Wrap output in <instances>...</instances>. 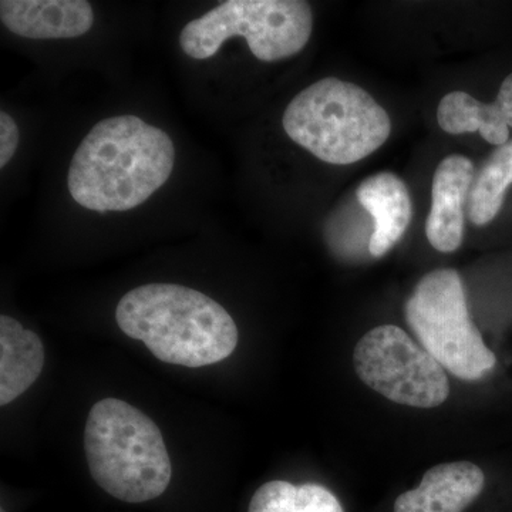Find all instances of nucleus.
<instances>
[{
  "mask_svg": "<svg viewBox=\"0 0 512 512\" xmlns=\"http://www.w3.org/2000/svg\"><path fill=\"white\" fill-rule=\"evenodd\" d=\"M511 184L512 140L498 147L474 177L467 201L470 221L477 227L490 224L501 211Z\"/></svg>",
  "mask_w": 512,
  "mask_h": 512,
  "instance_id": "14",
  "label": "nucleus"
},
{
  "mask_svg": "<svg viewBox=\"0 0 512 512\" xmlns=\"http://www.w3.org/2000/svg\"><path fill=\"white\" fill-rule=\"evenodd\" d=\"M282 126L293 143L333 165L363 160L392 133L387 111L362 87L336 77L319 80L293 97Z\"/></svg>",
  "mask_w": 512,
  "mask_h": 512,
  "instance_id": "4",
  "label": "nucleus"
},
{
  "mask_svg": "<svg viewBox=\"0 0 512 512\" xmlns=\"http://www.w3.org/2000/svg\"><path fill=\"white\" fill-rule=\"evenodd\" d=\"M313 13L302 0H228L191 20L180 35L185 55L210 59L228 39L242 36L256 59L278 62L298 55L311 39Z\"/></svg>",
  "mask_w": 512,
  "mask_h": 512,
  "instance_id": "5",
  "label": "nucleus"
},
{
  "mask_svg": "<svg viewBox=\"0 0 512 512\" xmlns=\"http://www.w3.org/2000/svg\"><path fill=\"white\" fill-rule=\"evenodd\" d=\"M175 161L173 140L136 116L101 120L74 153L67 187L90 211L133 210L160 190Z\"/></svg>",
  "mask_w": 512,
  "mask_h": 512,
  "instance_id": "1",
  "label": "nucleus"
},
{
  "mask_svg": "<svg viewBox=\"0 0 512 512\" xmlns=\"http://www.w3.org/2000/svg\"><path fill=\"white\" fill-rule=\"evenodd\" d=\"M495 100L503 107L508 126L512 127V73L505 77Z\"/></svg>",
  "mask_w": 512,
  "mask_h": 512,
  "instance_id": "17",
  "label": "nucleus"
},
{
  "mask_svg": "<svg viewBox=\"0 0 512 512\" xmlns=\"http://www.w3.org/2000/svg\"><path fill=\"white\" fill-rule=\"evenodd\" d=\"M437 120L441 130L448 134L457 136L478 131L487 143L498 147L510 138L507 117L497 100L483 103L468 93H448L440 101Z\"/></svg>",
  "mask_w": 512,
  "mask_h": 512,
  "instance_id": "13",
  "label": "nucleus"
},
{
  "mask_svg": "<svg viewBox=\"0 0 512 512\" xmlns=\"http://www.w3.org/2000/svg\"><path fill=\"white\" fill-rule=\"evenodd\" d=\"M248 512H345L336 495L319 484L269 481L259 487Z\"/></svg>",
  "mask_w": 512,
  "mask_h": 512,
  "instance_id": "15",
  "label": "nucleus"
},
{
  "mask_svg": "<svg viewBox=\"0 0 512 512\" xmlns=\"http://www.w3.org/2000/svg\"><path fill=\"white\" fill-rule=\"evenodd\" d=\"M0 20L26 39H73L92 29L94 12L86 0H2Z\"/></svg>",
  "mask_w": 512,
  "mask_h": 512,
  "instance_id": "9",
  "label": "nucleus"
},
{
  "mask_svg": "<svg viewBox=\"0 0 512 512\" xmlns=\"http://www.w3.org/2000/svg\"><path fill=\"white\" fill-rule=\"evenodd\" d=\"M353 365L370 389L403 406L433 409L450 394L443 366L399 326L367 332L357 342Z\"/></svg>",
  "mask_w": 512,
  "mask_h": 512,
  "instance_id": "7",
  "label": "nucleus"
},
{
  "mask_svg": "<svg viewBox=\"0 0 512 512\" xmlns=\"http://www.w3.org/2000/svg\"><path fill=\"white\" fill-rule=\"evenodd\" d=\"M45 348L32 330L18 320L0 316V404L12 403L39 379Z\"/></svg>",
  "mask_w": 512,
  "mask_h": 512,
  "instance_id": "12",
  "label": "nucleus"
},
{
  "mask_svg": "<svg viewBox=\"0 0 512 512\" xmlns=\"http://www.w3.org/2000/svg\"><path fill=\"white\" fill-rule=\"evenodd\" d=\"M84 451L93 480L124 503L156 500L173 477L161 430L123 400L94 404L84 429Z\"/></svg>",
  "mask_w": 512,
  "mask_h": 512,
  "instance_id": "3",
  "label": "nucleus"
},
{
  "mask_svg": "<svg viewBox=\"0 0 512 512\" xmlns=\"http://www.w3.org/2000/svg\"><path fill=\"white\" fill-rule=\"evenodd\" d=\"M483 470L470 461L439 464L424 474L419 487L394 503V512H463L483 493Z\"/></svg>",
  "mask_w": 512,
  "mask_h": 512,
  "instance_id": "10",
  "label": "nucleus"
},
{
  "mask_svg": "<svg viewBox=\"0 0 512 512\" xmlns=\"http://www.w3.org/2000/svg\"><path fill=\"white\" fill-rule=\"evenodd\" d=\"M404 312L421 348L458 379H481L497 363L470 318L463 279L454 269L423 276Z\"/></svg>",
  "mask_w": 512,
  "mask_h": 512,
  "instance_id": "6",
  "label": "nucleus"
},
{
  "mask_svg": "<svg viewBox=\"0 0 512 512\" xmlns=\"http://www.w3.org/2000/svg\"><path fill=\"white\" fill-rule=\"evenodd\" d=\"M356 197L375 222L369 254L380 258L397 244L412 221L409 190L397 175L379 173L370 175L359 185Z\"/></svg>",
  "mask_w": 512,
  "mask_h": 512,
  "instance_id": "11",
  "label": "nucleus"
},
{
  "mask_svg": "<svg viewBox=\"0 0 512 512\" xmlns=\"http://www.w3.org/2000/svg\"><path fill=\"white\" fill-rule=\"evenodd\" d=\"M116 320L128 338L141 340L158 360L170 365H215L238 345L232 316L210 296L187 286H138L120 299Z\"/></svg>",
  "mask_w": 512,
  "mask_h": 512,
  "instance_id": "2",
  "label": "nucleus"
},
{
  "mask_svg": "<svg viewBox=\"0 0 512 512\" xmlns=\"http://www.w3.org/2000/svg\"><path fill=\"white\" fill-rule=\"evenodd\" d=\"M19 146V128L16 121L6 113L0 111V168L12 160Z\"/></svg>",
  "mask_w": 512,
  "mask_h": 512,
  "instance_id": "16",
  "label": "nucleus"
},
{
  "mask_svg": "<svg viewBox=\"0 0 512 512\" xmlns=\"http://www.w3.org/2000/svg\"><path fill=\"white\" fill-rule=\"evenodd\" d=\"M474 164L464 156H448L437 165L431 185L426 235L440 252L457 251L464 238V205L474 181Z\"/></svg>",
  "mask_w": 512,
  "mask_h": 512,
  "instance_id": "8",
  "label": "nucleus"
}]
</instances>
